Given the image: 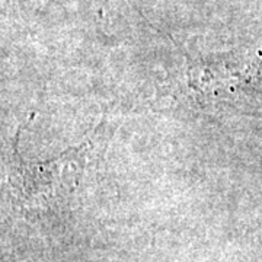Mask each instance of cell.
Masks as SVG:
<instances>
[{"mask_svg": "<svg viewBox=\"0 0 262 262\" xmlns=\"http://www.w3.org/2000/svg\"><path fill=\"white\" fill-rule=\"evenodd\" d=\"M86 146L73 147L58 158L28 163L13 151L9 173L12 195L19 207L51 206L75 191L83 168Z\"/></svg>", "mask_w": 262, "mask_h": 262, "instance_id": "cell-1", "label": "cell"}, {"mask_svg": "<svg viewBox=\"0 0 262 262\" xmlns=\"http://www.w3.org/2000/svg\"><path fill=\"white\" fill-rule=\"evenodd\" d=\"M248 69L249 66L229 56L196 60L188 69V80L198 94L220 96L239 89L248 82Z\"/></svg>", "mask_w": 262, "mask_h": 262, "instance_id": "cell-2", "label": "cell"}]
</instances>
